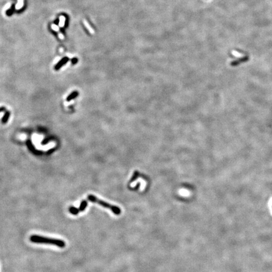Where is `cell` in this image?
<instances>
[{"instance_id": "6da1fadb", "label": "cell", "mask_w": 272, "mask_h": 272, "mask_svg": "<svg viewBox=\"0 0 272 272\" xmlns=\"http://www.w3.org/2000/svg\"><path fill=\"white\" fill-rule=\"evenodd\" d=\"M30 241L33 243L54 245L61 248H64L66 246V243L62 239L49 238L39 235H32L30 237Z\"/></svg>"}, {"instance_id": "7a4b0ae2", "label": "cell", "mask_w": 272, "mask_h": 272, "mask_svg": "<svg viewBox=\"0 0 272 272\" xmlns=\"http://www.w3.org/2000/svg\"><path fill=\"white\" fill-rule=\"evenodd\" d=\"M88 200L89 201H90V202H93V203H98V205L102 206V207H104V208H106V209H110V210H112V212L113 213V214L117 215V216L120 215L122 212L121 209H120L118 206L110 204V203L105 202V201H103V200L98 198L97 197H95L93 195H88Z\"/></svg>"}, {"instance_id": "3957f363", "label": "cell", "mask_w": 272, "mask_h": 272, "mask_svg": "<svg viewBox=\"0 0 272 272\" xmlns=\"http://www.w3.org/2000/svg\"><path fill=\"white\" fill-rule=\"evenodd\" d=\"M68 61H69V58H68V57H64V58H62L59 62H57V64L55 66V67H54V69L57 71L59 70V69H61V68H62L64 64H66Z\"/></svg>"}, {"instance_id": "277c9868", "label": "cell", "mask_w": 272, "mask_h": 272, "mask_svg": "<svg viewBox=\"0 0 272 272\" xmlns=\"http://www.w3.org/2000/svg\"><path fill=\"white\" fill-rule=\"evenodd\" d=\"M78 95H79L78 91H73L71 93H70V94H69V95L68 96V97H67V98H66V101H71L72 99H74V98H77V96H78Z\"/></svg>"}, {"instance_id": "5b68a950", "label": "cell", "mask_w": 272, "mask_h": 272, "mask_svg": "<svg viewBox=\"0 0 272 272\" xmlns=\"http://www.w3.org/2000/svg\"><path fill=\"white\" fill-rule=\"evenodd\" d=\"M10 114H11V113H10V111L8 110L6 111L5 113H4V116H3V118H2V120H1L2 124H4L7 123V122H8L9 118H10Z\"/></svg>"}, {"instance_id": "8992f818", "label": "cell", "mask_w": 272, "mask_h": 272, "mask_svg": "<svg viewBox=\"0 0 272 272\" xmlns=\"http://www.w3.org/2000/svg\"><path fill=\"white\" fill-rule=\"evenodd\" d=\"M69 212L71 214L74 215V216H76V215H77L80 212V211H79V209H77V208H76V207H74V206H71V207H69Z\"/></svg>"}, {"instance_id": "52a82bcc", "label": "cell", "mask_w": 272, "mask_h": 272, "mask_svg": "<svg viewBox=\"0 0 272 272\" xmlns=\"http://www.w3.org/2000/svg\"><path fill=\"white\" fill-rule=\"evenodd\" d=\"M88 205V202L86 200H82V202H81L80 205H79V211L80 212H83L86 209V208L87 207Z\"/></svg>"}, {"instance_id": "ba28073f", "label": "cell", "mask_w": 272, "mask_h": 272, "mask_svg": "<svg viewBox=\"0 0 272 272\" xmlns=\"http://www.w3.org/2000/svg\"><path fill=\"white\" fill-rule=\"evenodd\" d=\"M26 145H27V146H28V149H29L30 150V151H32V152H34L35 154V153L37 154V152H36V151H37L36 149H35V148H34V147H33V146L32 145V142H30V141H29V140H28V141H26Z\"/></svg>"}, {"instance_id": "9c48e42d", "label": "cell", "mask_w": 272, "mask_h": 272, "mask_svg": "<svg viewBox=\"0 0 272 272\" xmlns=\"http://www.w3.org/2000/svg\"><path fill=\"white\" fill-rule=\"evenodd\" d=\"M14 11H15V5L13 4L12 6H11V8H10L6 11V15L8 16H11V15L13 13Z\"/></svg>"}, {"instance_id": "30bf717a", "label": "cell", "mask_w": 272, "mask_h": 272, "mask_svg": "<svg viewBox=\"0 0 272 272\" xmlns=\"http://www.w3.org/2000/svg\"><path fill=\"white\" fill-rule=\"evenodd\" d=\"M139 175V174L138 172H137V171H135V172H134V174H133L132 178L131 180H130V183H131V182H133V181H134V180H136V179H137V178H138Z\"/></svg>"}, {"instance_id": "8fae6325", "label": "cell", "mask_w": 272, "mask_h": 272, "mask_svg": "<svg viewBox=\"0 0 272 272\" xmlns=\"http://www.w3.org/2000/svg\"><path fill=\"white\" fill-rule=\"evenodd\" d=\"M50 139H51L50 138V137H49V138L46 139H44V141H42V144H47V143H48Z\"/></svg>"}, {"instance_id": "7c38bea8", "label": "cell", "mask_w": 272, "mask_h": 272, "mask_svg": "<svg viewBox=\"0 0 272 272\" xmlns=\"http://www.w3.org/2000/svg\"><path fill=\"white\" fill-rule=\"evenodd\" d=\"M71 62H72L73 64H76L77 62V58H73L71 59Z\"/></svg>"}, {"instance_id": "4fadbf2b", "label": "cell", "mask_w": 272, "mask_h": 272, "mask_svg": "<svg viewBox=\"0 0 272 272\" xmlns=\"http://www.w3.org/2000/svg\"><path fill=\"white\" fill-rule=\"evenodd\" d=\"M6 110V108H5V107H4V106H1V107H0V112H4V111Z\"/></svg>"}]
</instances>
